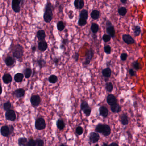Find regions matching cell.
Instances as JSON below:
<instances>
[{
    "label": "cell",
    "instance_id": "cell-1",
    "mask_svg": "<svg viewBox=\"0 0 146 146\" xmlns=\"http://www.w3.org/2000/svg\"><path fill=\"white\" fill-rule=\"evenodd\" d=\"M52 7L53 6L51 3L50 1H47L45 5V11L43 16L44 21L46 23H50L53 18Z\"/></svg>",
    "mask_w": 146,
    "mask_h": 146
},
{
    "label": "cell",
    "instance_id": "cell-2",
    "mask_svg": "<svg viewBox=\"0 0 146 146\" xmlns=\"http://www.w3.org/2000/svg\"><path fill=\"white\" fill-rule=\"evenodd\" d=\"M24 48L22 46L19 44L17 45L14 49L13 56L17 59H20L24 55Z\"/></svg>",
    "mask_w": 146,
    "mask_h": 146
},
{
    "label": "cell",
    "instance_id": "cell-3",
    "mask_svg": "<svg viewBox=\"0 0 146 146\" xmlns=\"http://www.w3.org/2000/svg\"><path fill=\"white\" fill-rule=\"evenodd\" d=\"M94 51L92 48L88 49L86 52L85 60L83 63L84 65H88L90 63V62L94 56Z\"/></svg>",
    "mask_w": 146,
    "mask_h": 146
},
{
    "label": "cell",
    "instance_id": "cell-4",
    "mask_svg": "<svg viewBox=\"0 0 146 146\" xmlns=\"http://www.w3.org/2000/svg\"><path fill=\"white\" fill-rule=\"evenodd\" d=\"M106 32L108 33V35H109L111 37L114 38L115 37V31L114 27L112 25V23L109 21H108L106 22Z\"/></svg>",
    "mask_w": 146,
    "mask_h": 146
},
{
    "label": "cell",
    "instance_id": "cell-5",
    "mask_svg": "<svg viewBox=\"0 0 146 146\" xmlns=\"http://www.w3.org/2000/svg\"><path fill=\"white\" fill-rule=\"evenodd\" d=\"M46 127L45 120L42 118H38L36 119L35 122V127L37 130H41L45 129Z\"/></svg>",
    "mask_w": 146,
    "mask_h": 146
},
{
    "label": "cell",
    "instance_id": "cell-6",
    "mask_svg": "<svg viewBox=\"0 0 146 146\" xmlns=\"http://www.w3.org/2000/svg\"><path fill=\"white\" fill-rule=\"evenodd\" d=\"M5 117L7 120L11 121H14L16 118L15 112L13 110H9L5 113Z\"/></svg>",
    "mask_w": 146,
    "mask_h": 146
},
{
    "label": "cell",
    "instance_id": "cell-7",
    "mask_svg": "<svg viewBox=\"0 0 146 146\" xmlns=\"http://www.w3.org/2000/svg\"><path fill=\"white\" fill-rule=\"evenodd\" d=\"M21 1L18 0H13L12 2V8L14 11L16 13H19L20 11Z\"/></svg>",
    "mask_w": 146,
    "mask_h": 146
},
{
    "label": "cell",
    "instance_id": "cell-8",
    "mask_svg": "<svg viewBox=\"0 0 146 146\" xmlns=\"http://www.w3.org/2000/svg\"><path fill=\"white\" fill-rule=\"evenodd\" d=\"M30 102L33 106H38L41 102V99L38 95H33L30 98Z\"/></svg>",
    "mask_w": 146,
    "mask_h": 146
},
{
    "label": "cell",
    "instance_id": "cell-9",
    "mask_svg": "<svg viewBox=\"0 0 146 146\" xmlns=\"http://www.w3.org/2000/svg\"><path fill=\"white\" fill-rule=\"evenodd\" d=\"M0 133L1 135L4 137H9L11 135L9 126H3L0 129Z\"/></svg>",
    "mask_w": 146,
    "mask_h": 146
},
{
    "label": "cell",
    "instance_id": "cell-10",
    "mask_svg": "<svg viewBox=\"0 0 146 146\" xmlns=\"http://www.w3.org/2000/svg\"><path fill=\"white\" fill-rule=\"evenodd\" d=\"M122 38L123 41L128 45L133 44L135 43V40L129 35L124 34L123 35Z\"/></svg>",
    "mask_w": 146,
    "mask_h": 146
},
{
    "label": "cell",
    "instance_id": "cell-11",
    "mask_svg": "<svg viewBox=\"0 0 146 146\" xmlns=\"http://www.w3.org/2000/svg\"><path fill=\"white\" fill-rule=\"evenodd\" d=\"M107 102L109 105L112 106L117 104V99L113 94H109L107 97Z\"/></svg>",
    "mask_w": 146,
    "mask_h": 146
},
{
    "label": "cell",
    "instance_id": "cell-12",
    "mask_svg": "<svg viewBox=\"0 0 146 146\" xmlns=\"http://www.w3.org/2000/svg\"><path fill=\"white\" fill-rule=\"evenodd\" d=\"M100 135L98 133L95 132H92L89 135V140L92 143H95L99 141Z\"/></svg>",
    "mask_w": 146,
    "mask_h": 146
},
{
    "label": "cell",
    "instance_id": "cell-13",
    "mask_svg": "<svg viewBox=\"0 0 146 146\" xmlns=\"http://www.w3.org/2000/svg\"><path fill=\"white\" fill-rule=\"evenodd\" d=\"M25 90L22 88H19V89L16 90L14 92V96H15L16 98H20L23 97L25 96Z\"/></svg>",
    "mask_w": 146,
    "mask_h": 146
},
{
    "label": "cell",
    "instance_id": "cell-14",
    "mask_svg": "<svg viewBox=\"0 0 146 146\" xmlns=\"http://www.w3.org/2000/svg\"><path fill=\"white\" fill-rule=\"evenodd\" d=\"M38 50L41 52H44L48 48L47 43L45 41H40L38 46Z\"/></svg>",
    "mask_w": 146,
    "mask_h": 146
},
{
    "label": "cell",
    "instance_id": "cell-15",
    "mask_svg": "<svg viewBox=\"0 0 146 146\" xmlns=\"http://www.w3.org/2000/svg\"><path fill=\"white\" fill-rule=\"evenodd\" d=\"M74 4L76 9H81L85 6V2L83 0H75Z\"/></svg>",
    "mask_w": 146,
    "mask_h": 146
},
{
    "label": "cell",
    "instance_id": "cell-16",
    "mask_svg": "<svg viewBox=\"0 0 146 146\" xmlns=\"http://www.w3.org/2000/svg\"><path fill=\"white\" fill-rule=\"evenodd\" d=\"M36 37L39 41H44L46 37L45 32L44 30H38V31L37 32Z\"/></svg>",
    "mask_w": 146,
    "mask_h": 146
},
{
    "label": "cell",
    "instance_id": "cell-17",
    "mask_svg": "<svg viewBox=\"0 0 146 146\" xmlns=\"http://www.w3.org/2000/svg\"><path fill=\"white\" fill-rule=\"evenodd\" d=\"M111 132V129L110 126L106 124L104 125V127L101 133L104 136H107L110 135Z\"/></svg>",
    "mask_w": 146,
    "mask_h": 146
},
{
    "label": "cell",
    "instance_id": "cell-18",
    "mask_svg": "<svg viewBox=\"0 0 146 146\" xmlns=\"http://www.w3.org/2000/svg\"><path fill=\"white\" fill-rule=\"evenodd\" d=\"M100 115L104 117H106L108 115V110L105 106H101L99 108Z\"/></svg>",
    "mask_w": 146,
    "mask_h": 146
},
{
    "label": "cell",
    "instance_id": "cell-19",
    "mask_svg": "<svg viewBox=\"0 0 146 146\" xmlns=\"http://www.w3.org/2000/svg\"><path fill=\"white\" fill-rule=\"evenodd\" d=\"M3 81L5 84H8L12 81V77L11 75L9 74H6L3 75L2 77Z\"/></svg>",
    "mask_w": 146,
    "mask_h": 146
},
{
    "label": "cell",
    "instance_id": "cell-20",
    "mask_svg": "<svg viewBox=\"0 0 146 146\" xmlns=\"http://www.w3.org/2000/svg\"><path fill=\"white\" fill-rule=\"evenodd\" d=\"M102 73V75H103V76L106 78H108L110 77L111 76L112 71L110 68L107 67L103 70Z\"/></svg>",
    "mask_w": 146,
    "mask_h": 146
},
{
    "label": "cell",
    "instance_id": "cell-21",
    "mask_svg": "<svg viewBox=\"0 0 146 146\" xmlns=\"http://www.w3.org/2000/svg\"><path fill=\"white\" fill-rule=\"evenodd\" d=\"M100 12L97 9L92 10L91 13V17L94 20H97L100 18Z\"/></svg>",
    "mask_w": 146,
    "mask_h": 146
},
{
    "label": "cell",
    "instance_id": "cell-22",
    "mask_svg": "<svg viewBox=\"0 0 146 146\" xmlns=\"http://www.w3.org/2000/svg\"><path fill=\"white\" fill-rule=\"evenodd\" d=\"M5 62L7 66H12L15 63V60L13 57L9 56L6 58Z\"/></svg>",
    "mask_w": 146,
    "mask_h": 146
},
{
    "label": "cell",
    "instance_id": "cell-23",
    "mask_svg": "<svg viewBox=\"0 0 146 146\" xmlns=\"http://www.w3.org/2000/svg\"><path fill=\"white\" fill-rule=\"evenodd\" d=\"M88 13L87 10L83 9L81 10L79 14L80 18H83L87 20L88 19Z\"/></svg>",
    "mask_w": 146,
    "mask_h": 146
},
{
    "label": "cell",
    "instance_id": "cell-24",
    "mask_svg": "<svg viewBox=\"0 0 146 146\" xmlns=\"http://www.w3.org/2000/svg\"><path fill=\"white\" fill-rule=\"evenodd\" d=\"M24 78V75L21 73H17L14 76V80L16 82H21Z\"/></svg>",
    "mask_w": 146,
    "mask_h": 146
},
{
    "label": "cell",
    "instance_id": "cell-25",
    "mask_svg": "<svg viewBox=\"0 0 146 146\" xmlns=\"http://www.w3.org/2000/svg\"><path fill=\"white\" fill-rule=\"evenodd\" d=\"M28 141L26 138L20 137L18 139V144L19 146H27Z\"/></svg>",
    "mask_w": 146,
    "mask_h": 146
},
{
    "label": "cell",
    "instance_id": "cell-26",
    "mask_svg": "<svg viewBox=\"0 0 146 146\" xmlns=\"http://www.w3.org/2000/svg\"><path fill=\"white\" fill-rule=\"evenodd\" d=\"M111 109L112 110V112L113 113H119L121 110V107L119 105L116 104L114 105H112L111 107Z\"/></svg>",
    "mask_w": 146,
    "mask_h": 146
},
{
    "label": "cell",
    "instance_id": "cell-27",
    "mask_svg": "<svg viewBox=\"0 0 146 146\" xmlns=\"http://www.w3.org/2000/svg\"><path fill=\"white\" fill-rule=\"evenodd\" d=\"M121 122L122 124L124 125H126L128 124L129 123V120H128V116L126 114H122L121 116Z\"/></svg>",
    "mask_w": 146,
    "mask_h": 146
},
{
    "label": "cell",
    "instance_id": "cell-28",
    "mask_svg": "<svg viewBox=\"0 0 146 146\" xmlns=\"http://www.w3.org/2000/svg\"><path fill=\"white\" fill-rule=\"evenodd\" d=\"M99 29V26L97 23H92L91 27V30L93 33L96 34L98 31Z\"/></svg>",
    "mask_w": 146,
    "mask_h": 146
},
{
    "label": "cell",
    "instance_id": "cell-29",
    "mask_svg": "<svg viewBox=\"0 0 146 146\" xmlns=\"http://www.w3.org/2000/svg\"><path fill=\"white\" fill-rule=\"evenodd\" d=\"M56 125L57 128H58L59 130H63L65 127V124L63 120L59 119L56 122Z\"/></svg>",
    "mask_w": 146,
    "mask_h": 146
},
{
    "label": "cell",
    "instance_id": "cell-30",
    "mask_svg": "<svg viewBox=\"0 0 146 146\" xmlns=\"http://www.w3.org/2000/svg\"><path fill=\"white\" fill-rule=\"evenodd\" d=\"M57 28L58 31H62L65 28V25L63 21H59L57 24Z\"/></svg>",
    "mask_w": 146,
    "mask_h": 146
},
{
    "label": "cell",
    "instance_id": "cell-31",
    "mask_svg": "<svg viewBox=\"0 0 146 146\" xmlns=\"http://www.w3.org/2000/svg\"><path fill=\"white\" fill-rule=\"evenodd\" d=\"M118 13L120 16H124L127 13V9L125 7H121L118 9Z\"/></svg>",
    "mask_w": 146,
    "mask_h": 146
},
{
    "label": "cell",
    "instance_id": "cell-32",
    "mask_svg": "<svg viewBox=\"0 0 146 146\" xmlns=\"http://www.w3.org/2000/svg\"><path fill=\"white\" fill-rule=\"evenodd\" d=\"M48 81L51 84H55L58 81V78L55 75H52L48 78Z\"/></svg>",
    "mask_w": 146,
    "mask_h": 146
},
{
    "label": "cell",
    "instance_id": "cell-33",
    "mask_svg": "<svg viewBox=\"0 0 146 146\" xmlns=\"http://www.w3.org/2000/svg\"><path fill=\"white\" fill-rule=\"evenodd\" d=\"M12 105L11 103L9 101H7L6 103H5L3 105L4 109L6 112L10 110L11 108Z\"/></svg>",
    "mask_w": 146,
    "mask_h": 146
},
{
    "label": "cell",
    "instance_id": "cell-34",
    "mask_svg": "<svg viewBox=\"0 0 146 146\" xmlns=\"http://www.w3.org/2000/svg\"><path fill=\"white\" fill-rule=\"evenodd\" d=\"M37 62L38 64V66L40 67V68H42L45 66L46 64L45 60L41 58L37 60Z\"/></svg>",
    "mask_w": 146,
    "mask_h": 146
},
{
    "label": "cell",
    "instance_id": "cell-35",
    "mask_svg": "<svg viewBox=\"0 0 146 146\" xmlns=\"http://www.w3.org/2000/svg\"><path fill=\"white\" fill-rule=\"evenodd\" d=\"M32 73L31 69L29 68H27L26 69L25 72V77L26 78H29L31 76Z\"/></svg>",
    "mask_w": 146,
    "mask_h": 146
},
{
    "label": "cell",
    "instance_id": "cell-36",
    "mask_svg": "<svg viewBox=\"0 0 146 146\" xmlns=\"http://www.w3.org/2000/svg\"><path fill=\"white\" fill-rule=\"evenodd\" d=\"M106 89L107 91L109 92H111L113 91V86L111 82H109L106 84Z\"/></svg>",
    "mask_w": 146,
    "mask_h": 146
},
{
    "label": "cell",
    "instance_id": "cell-37",
    "mask_svg": "<svg viewBox=\"0 0 146 146\" xmlns=\"http://www.w3.org/2000/svg\"><path fill=\"white\" fill-rule=\"evenodd\" d=\"M141 28L138 26H135L134 29V32L135 36H138L141 33Z\"/></svg>",
    "mask_w": 146,
    "mask_h": 146
},
{
    "label": "cell",
    "instance_id": "cell-38",
    "mask_svg": "<svg viewBox=\"0 0 146 146\" xmlns=\"http://www.w3.org/2000/svg\"><path fill=\"white\" fill-rule=\"evenodd\" d=\"M104 127V125L102 124H99L97 125L95 128V131L98 133H102Z\"/></svg>",
    "mask_w": 146,
    "mask_h": 146
},
{
    "label": "cell",
    "instance_id": "cell-39",
    "mask_svg": "<svg viewBox=\"0 0 146 146\" xmlns=\"http://www.w3.org/2000/svg\"><path fill=\"white\" fill-rule=\"evenodd\" d=\"M87 20H86L83 19V18H79L78 22V25L79 26H83L86 25L87 24Z\"/></svg>",
    "mask_w": 146,
    "mask_h": 146
},
{
    "label": "cell",
    "instance_id": "cell-40",
    "mask_svg": "<svg viewBox=\"0 0 146 146\" xmlns=\"http://www.w3.org/2000/svg\"><path fill=\"white\" fill-rule=\"evenodd\" d=\"M89 107V106L88 105V103L85 101H83L81 104V109L83 111L86 108Z\"/></svg>",
    "mask_w": 146,
    "mask_h": 146
},
{
    "label": "cell",
    "instance_id": "cell-41",
    "mask_svg": "<svg viewBox=\"0 0 146 146\" xmlns=\"http://www.w3.org/2000/svg\"><path fill=\"white\" fill-rule=\"evenodd\" d=\"M102 39L106 43L110 41L111 39V37L108 34H104L102 37Z\"/></svg>",
    "mask_w": 146,
    "mask_h": 146
},
{
    "label": "cell",
    "instance_id": "cell-42",
    "mask_svg": "<svg viewBox=\"0 0 146 146\" xmlns=\"http://www.w3.org/2000/svg\"><path fill=\"white\" fill-rule=\"evenodd\" d=\"M104 50L106 54L109 55L111 52V47L109 45L105 46L104 47Z\"/></svg>",
    "mask_w": 146,
    "mask_h": 146
},
{
    "label": "cell",
    "instance_id": "cell-43",
    "mask_svg": "<svg viewBox=\"0 0 146 146\" xmlns=\"http://www.w3.org/2000/svg\"><path fill=\"white\" fill-rule=\"evenodd\" d=\"M35 141L36 143V146H44V142L42 140L37 139Z\"/></svg>",
    "mask_w": 146,
    "mask_h": 146
},
{
    "label": "cell",
    "instance_id": "cell-44",
    "mask_svg": "<svg viewBox=\"0 0 146 146\" xmlns=\"http://www.w3.org/2000/svg\"><path fill=\"white\" fill-rule=\"evenodd\" d=\"M76 134L78 135H81L83 133V129L81 126H78L76 129Z\"/></svg>",
    "mask_w": 146,
    "mask_h": 146
},
{
    "label": "cell",
    "instance_id": "cell-45",
    "mask_svg": "<svg viewBox=\"0 0 146 146\" xmlns=\"http://www.w3.org/2000/svg\"><path fill=\"white\" fill-rule=\"evenodd\" d=\"M83 112L84 113V114L86 115V116H89L91 114V109L90 107L86 108L84 110H83Z\"/></svg>",
    "mask_w": 146,
    "mask_h": 146
},
{
    "label": "cell",
    "instance_id": "cell-46",
    "mask_svg": "<svg viewBox=\"0 0 146 146\" xmlns=\"http://www.w3.org/2000/svg\"><path fill=\"white\" fill-rule=\"evenodd\" d=\"M27 146H36V141L33 139L29 140L28 142Z\"/></svg>",
    "mask_w": 146,
    "mask_h": 146
},
{
    "label": "cell",
    "instance_id": "cell-47",
    "mask_svg": "<svg viewBox=\"0 0 146 146\" xmlns=\"http://www.w3.org/2000/svg\"><path fill=\"white\" fill-rule=\"evenodd\" d=\"M127 57V54L125 53H122L121 55V58L122 60L123 61H125Z\"/></svg>",
    "mask_w": 146,
    "mask_h": 146
},
{
    "label": "cell",
    "instance_id": "cell-48",
    "mask_svg": "<svg viewBox=\"0 0 146 146\" xmlns=\"http://www.w3.org/2000/svg\"><path fill=\"white\" fill-rule=\"evenodd\" d=\"M133 65L134 67L135 68V69H136V70H138V69H139L140 64L138 62H137V61L135 62L134 63H133Z\"/></svg>",
    "mask_w": 146,
    "mask_h": 146
},
{
    "label": "cell",
    "instance_id": "cell-49",
    "mask_svg": "<svg viewBox=\"0 0 146 146\" xmlns=\"http://www.w3.org/2000/svg\"><path fill=\"white\" fill-rule=\"evenodd\" d=\"M73 58L74 59L75 61L76 62H77L79 60V55L78 53L76 52L75 53L73 56Z\"/></svg>",
    "mask_w": 146,
    "mask_h": 146
},
{
    "label": "cell",
    "instance_id": "cell-50",
    "mask_svg": "<svg viewBox=\"0 0 146 146\" xmlns=\"http://www.w3.org/2000/svg\"><path fill=\"white\" fill-rule=\"evenodd\" d=\"M129 73L130 75L131 76H133L135 75V72L133 70V69H130L129 70Z\"/></svg>",
    "mask_w": 146,
    "mask_h": 146
},
{
    "label": "cell",
    "instance_id": "cell-51",
    "mask_svg": "<svg viewBox=\"0 0 146 146\" xmlns=\"http://www.w3.org/2000/svg\"><path fill=\"white\" fill-rule=\"evenodd\" d=\"M68 43V40L67 39H63V40L62 41V44L64 45H65L66 44Z\"/></svg>",
    "mask_w": 146,
    "mask_h": 146
},
{
    "label": "cell",
    "instance_id": "cell-52",
    "mask_svg": "<svg viewBox=\"0 0 146 146\" xmlns=\"http://www.w3.org/2000/svg\"><path fill=\"white\" fill-rule=\"evenodd\" d=\"M9 127L10 133H11V134L13 133L14 127L12 125H9Z\"/></svg>",
    "mask_w": 146,
    "mask_h": 146
},
{
    "label": "cell",
    "instance_id": "cell-53",
    "mask_svg": "<svg viewBox=\"0 0 146 146\" xmlns=\"http://www.w3.org/2000/svg\"><path fill=\"white\" fill-rule=\"evenodd\" d=\"M54 62L55 63V64H56V66H57L58 64V60L57 57L54 58Z\"/></svg>",
    "mask_w": 146,
    "mask_h": 146
},
{
    "label": "cell",
    "instance_id": "cell-54",
    "mask_svg": "<svg viewBox=\"0 0 146 146\" xmlns=\"http://www.w3.org/2000/svg\"><path fill=\"white\" fill-rule=\"evenodd\" d=\"M69 18L71 19L74 18V13H73V12L72 13H71L70 12V13L69 14Z\"/></svg>",
    "mask_w": 146,
    "mask_h": 146
},
{
    "label": "cell",
    "instance_id": "cell-55",
    "mask_svg": "<svg viewBox=\"0 0 146 146\" xmlns=\"http://www.w3.org/2000/svg\"><path fill=\"white\" fill-rule=\"evenodd\" d=\"M108 146H119L117 144L115 143H112L110 144V145Z\"/></svg>",
    "mask_w": 146,
    "mask_h": 146
},
{
    "label": "cell",
    "instance_id": "cell-56",
    "mask_svg": "<svg viewBox=\"0 0 146 146\" xmlns=\"http://www.w3.org/2000/svg\"><path fill=\"white\" fill-rule=\"evenodd\" d=\"M36 46H34L33 47H32V52H35L36 51Z\"/></svg>",
    "mask_w": 146,
    "mask_h": 146
},
{
    "label": "cell",
    "instance_id": "cell-57",
    "mask_svg": "<svg viewBox=\"0 0 146 146\" xmlns=\"http://www.w3.org/2000/svg\"><path fill=\"white\" fill-rule=\"evenodd\" d=\"M2 93V88L1 86V85H0V95Z\"/></svg>",
    "mask_w": 146,
    "mask_h": 146
},
{
    "label": "cell",
    "instance_id": "cell-58",
    "mask_svg": "<svg viewBox=\"0 0 146 146\" xmlns=\"http://www.w3.org/2000/svg\"><path fill=\"white\" fill-rule=\"evenodd\" d=\"M126 0H121V2L123 4H125L126 2Z\"/></svg>",
    "mask_w": 146,
    "mask_h": 146
},
{
    "label": "cell",
    "instance_id": "cell-59",
    "mask_svg": "<svg viewBox=\"0 0 146 146\" xmlns=\"http://www.w3.org/2000/svg\"><path fill=\"white\" fill-rule=\"evenodd\" d=\"M102 146H108V145L107 144H106V143H104L102 145Z\"/></svg>",
    "mask_w": 146,
    "mask_h": 146
},
{
    "label": "cell",
    "instance_id": "cell-60",
    "mask_svg": "<svg viewBox=\"0 0 146 146\" xmlns=\"http://www.w3.org/2000/svg\"><path fill=\"white\" fill-rule=\"evenodd\" d=\"M60 146H66L65 145H64V144H61V145Z\"/></svg>",
    "mask_w": 146,
    "mask_h": 146
},
{
    "label": "cell",
    "instance_id": "cell-61",
    "mask_svg": "<svg viewBox=\"0 0 146 146\" xmlns=\"http://www.w3.org/2000/svg\"><path fill=\"white\" fill-rule=\"evenodd\" d=\"M99 146V145H98V144H97V145H95V146Z\"/></svg>",
    "mask_w": 146,
    "mask_h": 146
},
{
    "label": "cell",
    "instance_id": "cell-62",
    "mask_svg": "<svg viewBox=\"0 0 146 146\" xmlns=\"http://www.w3.org/2000/svg\"></svg>",
    "mask_w": 146,
    "mask_h": 146
}]
</instances>
